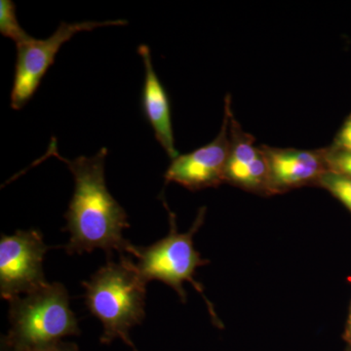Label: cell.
Returning <instances> with one entry per match:
<instances>
[{"instance_id":"6da1fadb","label":"cell","mask_w":351,"mask_h":351,"mask_svg":"<svg viewBox=\"0 0 351 351\" xmlns=\"http://www.w3.org/2000/svg\"><path fill=\"white\" fill-rule=\"evenodd\" d=\"M51 156L66 164L75 180L73 195L64 214V230L71 235L64 246L66 253L83 255L101 249L108 258L113 252L129 255L133 245L123 237V230L130 228L128 216L106 184L107 147H101L94 156L68 159L59 154L53 138L45 156L36 163Z\"/></svg>"},{"instance_id":"7a4b0ae2","label":"cell","mask_w":351,"mask_h":351,"mask_svg":"<svg viewBox=\"0 0 351 351\" xmlns=\"http://www.w3.org/2000/svg\"><path fill=\"white\" fill-rule=\"evenodd\" d=\"M147 284L133 257L126 254L119 255V262L108 260L83 281L88 311L103 325L101 343L119 339L135 348L130 331L145 319Z\"/></svg>"},{"instance_id":"3957f363","label":"cell","mask_w":351,"mask_h":351,"mask_svg":"<svg viewBox=\"0 0 351 351\" xmlns=\"http://www.w3.org/2000/svg\"><path fill=\"white\" fill-rule=\"evenodd\" d=\"M9 304L10 330L4 338V351H34L80 334L62 283H48Z\"/></svg>"},{"instance_id":"277c9868","label":"cell","mask_w":351,"mask_h":351,"mask_svg":"<svg viewBox=\"0 0 351 351\" xmlns=\"http://www.w3.org/2000/svg\"><path fill=\"white\" fill-rule=\"evenodd\" d=\"M163 204L169 213L170 232L167 237L147 247H132L130 253L135 258L138 272L147 283L158 280L174 289L182 302H186V291L184 283L193 284V287L202 295V287L195 279V270L201 265H206V260L201 258L200 254L195 249L193 237L204 223L206 208L198 211L195 223L188 232H178L177 221L174 213L170 211L165 198Z\"/></svg>"},{"instance_id":"5b68a950","label":"cell","mask_w":351,"mask_h":351,"mask_svg":"<svg viewBox=\"0 0 351 351\" xmlns=\"http://www.w3.org/2000/svg\"><path fill=\"white\" fill-rule=\"evenodd\" d=\"M126 20H110L106 22H62L56 32L45 39L29 38L17 45L15 75L11 91V108L20 110L31 101L48 69L55 63L58 53L64 43L75 34L91 32L98 27L126 25Z\"/></svg>"},{"instance_id":"8992f818","label":"cell","mask_w":351,"mask_h":351,"mask_svg":"<svg viewBox=\"0 0 351 351\" xmlns=\"http://www.w3.org/2000/svg\"><path fill=\"white\" fill-rule=\"evenodd\" d=\"M50 247L39 230H18L0 239V295L10 302L47 285L43 262Z\"/></svg>"},{"instance_id":"52a82bcc","label":"cell","mask_w":351,"mask_h":351,"mask_svg":"<svg viewBox=\"0 0 351 351\" xmlns=\"http://www.w3.org/2000/svg\"><path fill=\"white\" fill-rule=\"evenodd\" d=\"M232 100L226 97L225 117L221 131L211 143L173 159L164 178L166 184L176 182L189 191L218 186L226 182V168L230 156V108Z\"/></svg>"},{"instance_id":"ba28073f","label":"cell","mask_w":351,"mask_h":351,"mask_svg":"<svg viewBox=\"0 0 351 351\" xmlns=\"http://www.w3.org/2000/svg\"><path fill=\"white\" fill-rule=\"evenodd\" d=\"M269 165V193L318 182L326 172L324 152L276 149L261 145Z\"/></svg>"},{"instance_id":"9c48e42d","label":"cell","mask_w":351,"mask_h":351,"mask_svg":"<svg viewBox=\"0 0 351 351\" xmlns=\"http://www.w3.org/2000/svg\"><path fill=\"white\" fill-rule=\"evenodd\" d=\"M230 147L226 168V182L251 191H269V165L255 138L245 133L230 108Z\"/></svg>"},{"instance_id":"30bf717a","label":"cell","mask_w":351,"mask_h":351,"mask_svg":"<svg viewBox=\"0 0 351 351\" xmlns=\"http://www.w3.org/2000/svg\"><path fill=\"white\" fill-rule=\"evenodd\" d=\"M138 53L145 68L144 85L141 96L143 113L154 130L157 142L173 160L180 154L176 149L169 95L154 71L149 46L145 44L138 46Z\"/></svg>"},{"instance_id":"8fae6325","label":"cell","mask_w":351,"mask_h":351,"mask_svg":"<svg viewBox=\"0 0 351 351\" xmlns=\"http://www.w3.org/2000/svg\"><path fill=\"white\" fill-rule=\"evenodd\" d=\"M0 32L2 36L15 41L16 44L23 43L31 38L22 29L16 15V5L11 0L0 1Z\"/></svg>"},{"instance_id":"7c38bea8","label":"cell","mask_w":351,"mask_h":351,"mask_svg":"<svg viewBox=\"0 0 351 351\" xmlns=\"http://www.w3.org/2000/svg\"><path fill=\"white\" fill-rule=\"evenodd\" d=\"M318 184L326 189L335 197L351 211V178L326 171L318 180Z\"/></svg>"},{"instance_id":"4fadbf2b","label":"cell","mask_w":351,"mask_h":351,"mask_svg":"<svg viewBox=\"0 0 351 351\" xmlns=\"http://www.w3.org/2000/svg\"><path fill=\"white\" fill-rule=\"evenodd\" d=\"M324 158L328 171L351 178V152H324Z\"/></svg>"},{"instance_id":"5bb4252c","label":"cell","mask_w":351,"mask_h":351,"mask_svg":"<svg viewBox=\"0 0 351 351\" xmlns=\"http://www.w3.org/2000/svg\"><path fill=\"white\" fill-rule=\"evenodd\" d=\"M338 149L341 151L351 152V119L348 120L339 132L338 138Z\"/></svg>"},{"instance_id":"9a60e30c","label":"cell","mask_w":351,"mask_h":351,"mask_svg":"<svg viewBox=\"0 0 351 351\" xmlns=\"http://www.w3.org/2000/svg\"><path fill=\"white\" fill-rule=\"evenodd\" d=\"M34 351H80L78 346L73 343L69 341H60L52 345L43 346Z\"/></svg>"},{"instance_id":"2e32d148","label":"cell","mask_w":351,"mask_h":351,"mask_svg":"<svg viewBox=\"0 0 351 351\" xmlns=\"http://www.w3.org/2000/svg\"><path fill=\"white\" fill-rule=\"evenodd\" d=\"M348 330H350V332L351 335V311L350 314V318H348Z\"/></svg>"},{"instance_id":"e0dca14e","label":"cell","mask_w":351,"mask_h":351,"mask_svg":"<svg viewBox=\"0 0 351 351\" xmlns=\"http://www.w3.org/2000/svg\"><path fill=\"white\" fill-rule=\"evenodd\" d=\"M133 351H138L137 350H136V348H133Z\"/></svg>"}]
</instances>
